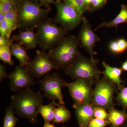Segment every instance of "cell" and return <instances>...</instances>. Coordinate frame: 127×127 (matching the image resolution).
Listing matches in <instances>:
<instances>
[{"label":"cell","mask_w":127,"mask_h":127,"mask_svg":"<svg viewBox=\"0 0 127 127\" xmlns=\"http://www.w3.org/2000/svg\"><path fill=\"white\" fill-rule=\"evenodd\" d=\"M120 127H127V118L124 123Z\"/></svg>","instance_id":"ab89813d"},{"label":"cell","mask_w":127,"mask_h":127,"mask_svg":"<svg viewBox=\"0 0 127 127\" xmlns=\"http://www.w3.org/2000/svg\"><path fill=\"white\" fill-rule=\"evenodd\" d=\"M94 84L92 99L94 106L102 108L107 112L115 108L114 96L118 91L116 84L104 76Z\"/></svg>","instance_id":"8992f818"},{"label":"cell","mask_w":127,"mask_h":127,"mask_svg":"<svg viewBox=\"0 0 127 127\" xmlns=\"http://www.w3.org/2000/svg\"><path fill=\"white\" fill-rule=\"evenodd\" d=\"M53 3L56 8L57 13L53 19L56 24H59L61 27L67 31L76 28L82 22L83 16L70 6L57 0Z\"/></svg>","instance_id":"52a82bcc"},{"label":"cell","mask_w":127,"mask_h":127,"mask_svg":"<svg viewBox=\"0 0 127 127\" xmlns=\"http://www.w3.org/2000/svg\"><path fill=\"white\" fill-rule=\"evenodd\" d=\"M94 106L92 103L73 105L79 127H88L94 116Z\"/></svg>","instance_id":"4fadbf2b"},{"label":"cell","mask_w":127,"mask_h":127,"mask_svg":"<svg viewBox=\"0 0 127 127\" xmlns=\"http://www.w3.org/2000/svg\"><path fill=\"white\" fill-rule=\"evenodd\" d=\"M94 116L95 118L108 120L109 114L108 112L104 108L94 106Z\"/></svg>","instance_id":"4316f807"},{"label":"cell","mask_w":127,"mask_h":127,"mask_svg":"<svg viewBox=\"0 0 127 127\" xmlns=\"http://www.w3.org/2000/svg\"><path fill=\"white\" fill-rule=\"evenodd\" d=\"M104 70L102 72L103 76L115 83L117 87L118 91L123 86L124 82L121 78L123 70L122 68L111 66L104 62L102 63Z\"/></svg>","instance_id":"9a60e30c"},{"label":"cell","mask_w":127,"mask_h":127,"mask_svg":"<svg viewBox=\"0 0 127 127\" xmlns=\"http://www.w3.org/2000/svg\"><path fill=\"white\" fill-rule=\"evenodd\" d=\"M67 32L66 30L58 26L52 18H48L37 28L36 34L38 45L42 51H50L66 36Z\"/></svg>","instance_id":"5b68a950"},{"label":"cell","mask_w":127,"mask_h":127,"mask_svg":"<svg viewBox=\"0 0 127 127\" xmlns=\"http://www.w3.org/2000/svg\"><path fill=\"white\" fill-rule=\"evenodd\" d=\"M93 85L87 80L78 78L72 82H66L65 87L68 88L73 105H77L92 103Z\"/></svg>","instance_id":"9c48e42d"},{"label":"cell","mask_w":127,"mask_h":127,"mask_svg":"<svg viewBox=\"0 0 127 127\" xmlns=\"http://www.w3.org/2000/svg\"><path fill=\"white\" fill-rule=\"evenodd\" d=\"M18 11H12L4 14L5 20L7 22L10 35L12 32L18 28Z\"/></svg>","instance_id":"44dd1931"},{"label":"cell","mask_w":127,"mask_h":127,"mask_svg":"<svg viewBox=\"0 0 127 127\" xmlns=\"http://www.w3.org/2000/svg\"><path fill=\"white\" fill-rule=\"evenodd\" d=\"M18 4L11 2H0V12L5 14L12 11H18Z\"/></svg>","instance_id":"484cf974"},{"label":"cell","mask_w":127,"mask_h":127,"mask_svg":"<svg viewBox=\"0 0 127 127\" xmlns=\"http://www.w3.org/2000/svg\"><path fill=\"white\" fill-rule=\"evenodd\" d=\"M43 94L30 88L23 89L12 96L10 106L20 117L27 119L32 124L38 123L39 106L43 102Z\"/></svg>","instance_id":"6da1fadb"},{"label":"cell","mask_w":127,"mask_h":127,"mask_svg":"<svg viewBox=\"0 0 127 127\" xmlns=\"http://www.w3.org/2000/svg\"><path fill=\"white\" fill-rule=\"evenodd\" d=\"M59 104L52 100L49 104L43 105L41 104L39 108V113L41 115L45 123H50L53 120L55 110Z\"/></svg>","instance_id":"d6986e66"},{"label":"cell","mask_w":127,"mask_h":127,"mask_svg":"<svg viewBox=\"0 0 127 127\" xmlns=\"http://www.w3.org/2000/svg\"><path fill=\"white\" fill-rule=\"evenodd\" d=\"M12 55L18 60L20 65L26 66L31 61L25 47L19 43H14L10 46Z\"/></svg>","instance_id":"e0dca14e"},{"label":"cell","mask_w":127,"mask_h":127,"mask_svg":"<svg viewBox=\"0 0 127 127\" xmlns=\"http://www.w3.org/2000/svg\"><path fill=\"white\" fill-rule=\"evenodd\" d=\"M32 0L34 1H36H36H39L41 0H41Z\"/></svg>","instance_id":"60d3db41"},{"label":"cell","mask_w":127,"mask_h":127,"mask_svg":"<svg viewBox=\"0 0 127 127\" xmlns=\"http://www.w3.org/2000/svg\"><path fill=\"white\" fill-rule=\"evenodd\" d=\"M14 41L12 39H7L0 36V46H8L10 47L14 43Z\"/></svg>","instance_id":"4dcf8cb0"},{"label":"cell","mask_w":127,"mask_h":127,"mask_svg":"<svg viewBox=\"0 0 127 127\" xmlns=\"http://www.w3.org/2000/svg\"><path fill=\"white\" fill-rule=\"evenodd\" d=\"M50 10L41 9L39 5L23 0L18 4V27L21 31L34 30L47 19Z\"/></svg>","instance_id":"3957f363"},{"label":"cell","mask_w":127,"mask_h":127,"mask_svg":"<svg viewBox=\"0 0 127 127\" xmlns=\"http://www.w3.org/2000/svg\"><path fill=\"white\" fill-rule=\"evenodd\" d=\"M8 77L6 72L5 66L4 65H0V81H2L4 78Z\"/></svg>","instance_id":"836d02e7"},{"label":"cell","mask_w":127,"mask_h":127,"mask_svg":"<svg viewBox=\"0 0 127 127\" xmlns=\"http://www.w3.org/2000/svg\"><path fill=\"white\" fill-rule=\"evenodd\" d=\"M80 42L73 35L66 36L47 54L59 69L64 70L80 54L78 47Z\"/></svg>","instance_id":"7a4b0ae2"},{"label":"cell","mask_w":127,"mask_h":127,"mask_svg":"<svg viewBox=\"0 0 127 127\" xmlns=\"http://www.w3.org/2000/svg\"><path fill=\"white\" fill-rule=\"evenodd\" d=\"M109 49L112 52L115 54L121 53L117 41H113L109 43Z\"/></svg>","instance_id":"f546056e"},{"label":"cell","mask_w":127,"mask_h":127,"mask_svg":"<svg viewBox=\"0 0 127 127\" xmlns=\"http://www.w3.org/2000/svg\"><path fill=\"white\" fill-rule=\"evenodd\" d=\"M127 23V5H122L120 12L117 17L111 21L109 22H103L94 30L96 31L102 27L108 28L115 27L117 28L118 26L120 24Z\"/></svg>","instance_id":"ac0fdd59"},{"label":"cell","mask_w":127,"mask_h":127,"mask_svg":"<svg viewBox=\"0 0 127 127\" xmlns=\"http://www.w3.org/2000/svg\"><path fill=\"white\" fill-rule=\"evenodd\" d=\"M64 71L73 80L81 78L93 85L100 79V75L102 73L98 68L96 60L87 58L81 53Z\"/></svg>","instance_id":"277c9868"},{"label":"cell","mask_w":127,"mask_h":127,"mask_svg":"<svg viewBox=\"0 0 127 127\" xmlns=\"http://www.w3.org/2000/svg\"><path fill=\"white\" fill-rule=\"evenodd\" d=\"M62 1L72 7L81 15L83 16L89 9L85 5L84 0H62Z\"/></svg>","instance_id":"7402d4cb"},{"label":"cell","mask_w":127,"mask_h":127,"mask_svg":"<svg viewBox=\"0 0 127 127\" xmlns=\"http://www.w3.org/2000/svg\"><path fill=\"white\" fill-rule=\"evenodd\" d=\"M71 113L67 109L64 104L59 103L55 110L53 121L57 123L66 122L70 120Z\"/></svg>","instance_id":"ffe728a7"},{"label":"cell","mask_w":127,"mask_h":127,"mask_svg":"<svg viewBox=\"0 0 127 127\" xmlns=\"http://www.w3.org/2000/svg\"><path fill=\"white\" fill-rule=\"evenodd\" d=\"M0 2H14V3H17V2H16V0H0Z\"/></svg>","instance_id":"74e56055"},{"label":"cell","mask_w":127,"mask_h":127,"mask_svg":"<svg viewBox=\"0 0 127 127\" xmlns=\"http://www.w3.org/2000/svg\"><path fill=\"white\" fill-rule=\"evenodd\" d=\"M82 25L78 34V39L80 44L91 55V58L94 59V56L97 53L94 51L96 43L100 41V38L94 33L88 21L83 16Z\"/></svg>","instance_id":"7c38bea8"},{"label":"cell","mask_w":127,"mask_h":127,"mask_svg":"<svg viewBox=\"0 0 127 127\" xmlns=\"http://www.w3.org/2000/svg\"><path fill=\"white\" fill-rule=\"evenodd\" d=\"M116 100L122 107L123 110L127 111V87L123 86L117 93Z\"/></svg>","instance_id":"d4e9b609"},{"label":"cell","mask_w":127,"mask_h":127,"mask_svg":"<svg viewBox=\"0 0 127 127\" xmlns=\"http://www.w3.org/2000/svg\"><path fill=\"white\" fill-rule=\"evenodd\" d=\"M15 111L10 106L6 109L3 127H15L18 119L14 115Z\"/></svg>","instance_id":"603a6c76"},{"label":"cell","mask_w":127,"mask_h":127,"mask_svg":"<svg viewBox=\"0 0 127 127\" xmlns=\"http://www.w3.org/2000/svg\"><path fill=\"white\" fill-rule=\"evenodd\" d=\"M121 68H122L123 71H127V59L122 64Z\"/></svg>","instance_id":"d590c367"},{"label":"cell","mask_w":127,"mask_h":127,"mask_svg":"<svg viewBox=\"0 0 127 127\" xmlns=\"http://www.w3.org/2000/svg\"><path fill=\"white\" fill-rule=\"evenodd\" d=\"M26 67L34 77L38 78L48 74L52 70H59L47 53L42 50H37L35 57Z\"/></svg>","instance_id":"30bf717a"},{"label":"cell","mask_w":127,"mask_h":127,"mask_svg":"<svg viewBox=\"0 0 127 127\" xmlns=\"http://www.w3.org/2000/svg\"><path fill=\"white\" fill-rule=\"evenodd\" d=\"M106 2V0H93L92 5L94 9H98L103 6Z\"/></svg>","instance_id":"d6a6232c"},{"label":"cell","mask_w":127,"mask_h":127,"mask_svg":"<svg viewBox=\"0 0 127 127\" xmlns=\"http://www.w3.org/2000/svg\"><path fill=\"white\" fill-rule=\"evenodd\" d=\"M8 78L10 80L11 90L14 92H19L30 88L36 83L34 81V77L26 66L16 67L15 70L8 75Z\"/></svg>","instance_id":"8fae6325"},{"label":"cell","mask_w":127,"mask_h":127,"mask_svg":"<svg viewBox=\"0 0 127 127\" xmlns=\"http://www.w3.org/2000/svg\"><path fill=\"white\" fill-rule=\"evenodd\" d=\"M109 125L108 120L94 118L89 124L88 127H106Z\"/></svg>","instance_id":"83f0119b"},{"label":"cell","mask_w":127,"mask_h":127,"mask_svg":"<svg viewBox=\"0 0 127 127\" xmlns=\"http://www.w3.org/2000/svg\"><path fill=\"white\" fill-rule=\"evenodd\" d=\"M43 127H55L53 124H51L50 123H45L44 124Z\"/></svg>","instance_id":"f35d334b"},{"label":"cell","mask_w":127,"mask_h":127,"mask_svg":"<svg viewBox=\"0 0 127 127\" xmlns=\"http://www.w3.org/2000/svg\"><path fill=\"white\" fill-rule=\"evenodd\" d=\"M12 56L10 47L0 46V59L4 63L10 65H14V63L12 59Z\"/></svg>","instance_id":"cb8c5ba5"},{"label":"cell","mask_w":127,"mask_h":127,"mask_svg":"<svg viewBox=\"0 0 127 127\" xmlns=\"http://www.w3.org/2000/svg\"><path fill=\"white\" fill-rule=\"evenodd\" d=\"M121 53L124 52L127 48V41L124 39H120L117 40Z\"/></svg>","instance_id":"1f68e13d"},{"label":"cell","mask_w":127,"mask_h":127,"mask_svg":"<svg viewBox=\"0 0 127 127\" xmlns=\"http://www.w3.org/2000/svg\"><path fill=\"white\" fill-rule=\"evenodd\" d=\"M5 20L4 14L0 12V23H1Z\"/></svg>","instance_id":"8d00e7d4"},{"label":"cell","mask_w":127,"mask_h":127,"mask_svg":"<svg viewBox=\"0 0 127 127\" xmlns=\"http://www.w3.org/2000/svg\"><path fill=\"white\" fill-rule=\"evenodd\" d=\"M66 82L56 73L46 75L39 82L43 95L50 100H57L61 104H64L62 89L65 87Z\"/></svg>","instance_id":"ba28073f"},{"label":"cell","mask_w":127,"mask_h":127,"mask_svg":"<svg viewBox=\"0 0 127 127\" xmlns=\"http://www.w3.org/2000/svg\"><path fill=\"white\" fill-rule=\"evenodd\" d=\"M0 34L1 36L10 39L11 35L9 33L8 25L5 20L0 23Z\"/></svg>","instance_id":"f1b7e54d"},{"label":"cell","mask_w":127,"mask_h":127,"mask_svg":"<svg viewBox=\"0 0 127 127\" xmlns=\"http://www.w3.org/2000/svg\"><path fill=\"white\" fill-rule=\"evenodd\" d=\"M12 39L16 43L25 46L26 50L34 49L38 45V41L34 30H21L18 34L14 35Z\"/></svg>","instance_id":"5bb4252c"},{"label":"cell","mask_w":127,"mask_h":127,"mask_svg":"<svg viewBox=\"0 0 127 127\" xmlns=\"http://www.w3.org/2000/svg\"></svg>","instance_id":"b9f144b4"},{"label":"cell","mask_w":127,"mask_h":127,"mask_svg":"<svg viewBox=\"0 0 127 127\" xmlns=\"http://www.w3.org/2000/svg\"><path fill=\"white\" fill-rule=\"evenodd\" d=\"M108 120L111 127H120L127 118V113L125 110H119L115 108L110 109Z\"/></svg>","instance_id":"2e32d148"},{"label":"cell","mask_w":127,"mask_h":127,"mask_svg":"<svg viewBox=\"0 0 127 127\" xmlns=\"http://www.w3.org/2000/svg\"><path fill=\"white\" fill-rule=\"evenodd\" d=\"M54 0H41V5L45 6L47 7L48 9L50 10L49 5L50 3H53Z\"/></svg>","instance_id":"e575fe53"}]
</instances>
